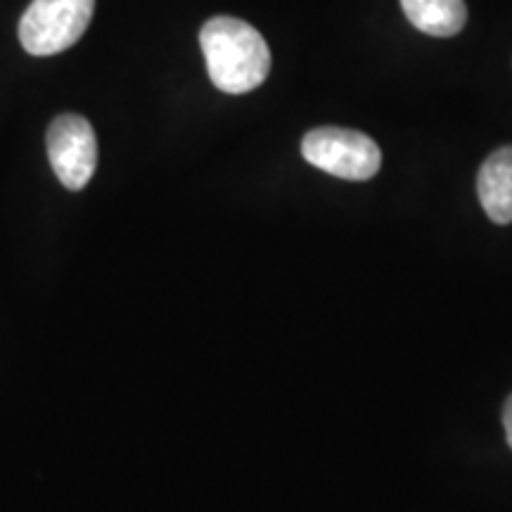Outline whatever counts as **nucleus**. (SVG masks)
Masks as SVG:
<instances>
[{
  "instance_id": "f257e3e1",
  "label": "nucleus",
  "mask_w": 512,
  "mask_h": 512,
  "mask_svg": "<svg viewBox=\"0 0 512 512\" xmlns=\"http://www.w3.org/2000/svg\"><path fill=\"white\" fill-rule=\"evenodd\" d=\"M200 46L211 81L228 95L254 91L271 72L266 38L238 17L209 19L200 31Z\"/></svg>"
},
{
  "instance_id": "f03ea898",
  "label": "nucleus",
  "mask_w": 512,
  "mask_h": 512,
  "mask_svg": "<svg viewBox=\"0 0 512 512\" xmlns=\"http://www.w3.org/2000/svg\"><path fill=\"white\" fill-rule=\"evenodd\" d=\"M302 155L325 174L344 181H368L382 166V152L366 133L351 128H313L302 140Z\"/></svg>"
},
{
  "instance_id": "7ed1b4c3",
  "label": "nucleus",
  "mask_w": 512,
  "mask_h": 512,
  "mask_svg": "<svg viewBox=\"0 0 512 512\" xmlns=\"http://www.w3.org/2000/svg\"><path fill=\"white\" fill-rule=\"evenodd\" d=\"M95 0H34L19 22V41L29 55L64 53L86 34Z\"/></svg>"
},
{
  "instance_id": "20e7f679",
  "label": "nucleus",
  "mask_w": 512,
  "mask_h": 512,
  "mask_svg": "<svg viewBox=\"0 0 512 512\" xmlns=\"http://www.w3.org/2000/svg\"><path fill=\"white\" fill-rule=\"evenodd\" d=\"M48 159L67 190H83L98 166L93 126L79 114H62L48 128Z\"/></svg>"
},
{
  "instance_id": "39448f33",
  "label": "nucleus",
  "mask_w": 512,
  "mask_h": 512,
  "mask_svg": "<svg viewBox=\"0 0 512 512\" xmlns=\"http://www.w3.org/2000/svg\"><path fill=\"white\" fill-rule=\"evenodd\" d=\"M479 202L494 223H512V145L486 157L477 178Z\"/></svg>"
},
{
  "instance_id": "423d86ee",
  "label": "nucleus",
  "mask_w": 512,
  "mask_h": 512,
  "mask_svg": "<svg viewBox=\"0 0 512 512\" xmlns=\"http://www.w3.org/2000/svg\"><path fill=\"white\" fill-rule=\"evenodd\" d=\"M408 22L434 38L456 36L467 22L465 0H401Z\"/></svg>"
},
{
  "instance_id": "0eeeda50",
  "label": "nucleus",
  "mask_w": 512,
  "mask_h": 512,
  "mask_svg": "<svg viewBox=\"0 0 512 512\" xmlns=\"http://www.w3.org/2000/svg\"><path fill=\"white\" fill-rule=\"evenodd\" d=\"M503 427H505V437H508V446L512 448V396L508 399V403H505Z\"/></svg>"
}]
</instances>
